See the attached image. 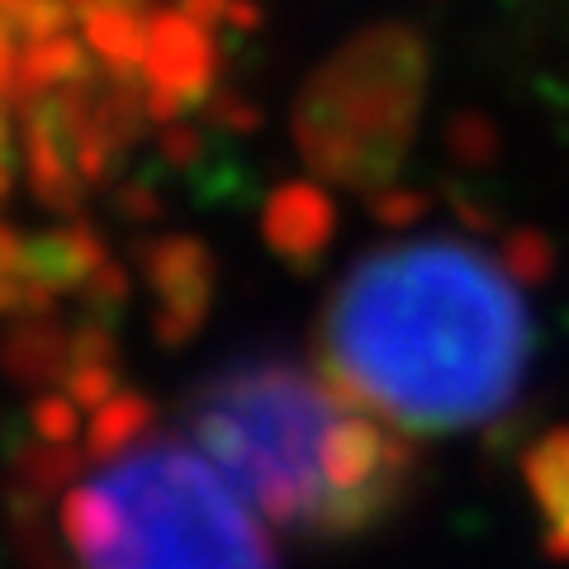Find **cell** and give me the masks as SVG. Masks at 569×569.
<instances>
[{"label":"cell","mask_w":569,"mask_h":569,"mask_svg":"<svg viewBox=\"0 0 569 569\" xmlns=\"http://www.w3.org/2000/svg\"><path fill=\"white\" fill-rule=\"evenodd\" d=\"M527 276L503 252L427 233L385 242L337 280L318 318V366L347 403L403 437L489 427L518 403L537 328Z\"/></svg>","instance_id":"6da1fadb"},{"label":"cell","mask_w":569,"mask_h":569,"mask_svg":"<svg viewBox=\"0 0 569 569\" xmlns=\"http://www.w3.org/2000/svg\"><path fill=\"white\" fill-rule=\"evenodd\" d=\"M328 380L290 356H242L186 395V432L242 503L271 527L328 541V437L351 413Z\"/></svg>","instance_id":"7a4b0ae2"},{"label":"cell","mask_w":569,"mask_h":569,"mask_svg":"<svg viewBox=\"0 0 569 569\" xmlns=\"http://www.w3.org/2000/svg\"><path fill=\"white\" fill-rule=\"evenodd\" d=\"M58 518L86 569H276L242 493L176 437L71 485Z\"/></svg>","instance_id":"3957f363"},{"label":"cell","mask_w":569,"mask_h":569,"mask_svg":"<svg viewBox=\"0 0 569 569\" xmlns=\"http://www.w3.org/2000/svg\"><path fill=\"white\" fill-rule=\"evenodd\" d=\"M427 81L422 39L408 24H376L342 43L295 100V148L323 176L376 190L403 167Z\"/></svg>","instance_id":"277c9868"},{"label":"cell","mask_w":569,"mask_h":569,"mask_svg":"<svg viewBox=\"0 0 569 569\" xmlns=\"http://www.w3.org/2000/svg\"><path fill=\"white\" fill-rule=\"evenodd\" d=\"M133 257L142 266L148 290L157 295L152 337L167 351L186 347L204 328L213 284H219V261H213L209 242L194 233H157V238H138Z\"/></svg>","instance_id":"5b68a950"},{"label":"cell","mask_w":569,"mask_h":569,"mask_svg":"<svg viewBox=\"0 0 569 569\" xmlns=\"http://www.w3.org/2000/svg\"><path fill=\"white\" fill-rule=\"evenodd\" d=\"M332 233L337 204L318 181H284L271 190V200L261 209V238L290 271H313L323 261Z\"/></svg>","instance_id":"8992f818"},{"label":"cell","mask_w":569,"mask_h":569,"mask_svg":"<svg viewBox=\"0 0 569 569\" xmlns=\"http://www.w3.org/2000/svg\"><path fill=\"white\" fill-rule=\"evenodd\" d=\"M142 77L157 86H171L190 110L213 96V77H219V52L204 24H194L186 10H157L152 14V43Z\"/></svg>","instance_id":"52a82bcc"},{"label":"cell","mask_w":569,"mask_h":569,"mask_svg":"<svg viewBox=\"0 0 569 569\" xmlns=\"http://www.w3.org/2000/svg\"><path fill=\"white\" fill-rule=\"evenodd\" d=\"M24 162L39 204L52 213H71L86 194V176L77 171V148L58 114V100H39L33 110H24Z\"/></svg>","instance_id":"ba28073f"},{"label":"cell","mask_w":569,"mask_h":569,"mask_svg":"<svg viewBox=\"0 0 569 569\" xmlns=\"http://www.w3.org/2000/svg\"><path fill=\"white\" fill-rule=\"evenodd\" d=\"M110 261L104 242L91 223H67V228H52V233L29 238V257H24V280H39L48 290H86L100 266Z\"/></svg>","instance_id":"9c48e42d"},{"label":"cell","mask_w":569,"mask_h":569,"mask_svg":"<svg viewBox=\"0 0 569 569\" xmlns=\"http://www.w3.org/2000/svg\"><path fill=\"white\" fill-rule=\"evenodd\" d=\"M0 366H6V376L20 389L67 380L71 328H62L58 318H20L6 332V342H0Z\"/></svg>","instance_id":"30bf717a"},{"label":"cell","mask_w":569,"mask_h":569,"mask_svg":"<svg viewBox=\"0 0 569 569\" xmlns=\"http://www.w3.org/2000/svg\"><path fill=\"white\" fill-rule=\"evenodd\" d=\"M81 29L104 67H142L148 62V43H152V14H133V10H114V6H91L81 10Z\"/></svg>","instance_id":"8fae6325"},{"label":"cell","mask_w":569,"mask_h":569,"mask_svg":"<svg viewBox=\"0 0 569 569\" xmlns=\"http://www.w3.org/2000/svg\"><path fill=\"white\" fill-rule=\"evenodd\" d=\"M152 399L148 395H114L110 403L100 408V413L91 418V432H86V456L100 460V466H110V460L129 456L133 441L152 427Z\"/></svg>","instance_id":"7c38bea8"},{"label":"cell","mask_w":569,"mask_h":569,"mask_svg":"<svg viewBox=\"0 0 569 569\" xmlns=\"http://www.w3.org/2000/svg\"><path fill=\"white\" fill-rule=\"evenodd\" d=\"M86 466L81 451L71 447H29V441H10V485L33 489V493H62L77 485V475Z\"/></svg>","instance_id":"4fadbf2b"},{"label":"cell","mask_w":569,"mask_h":569,"mask_svg":"<svg viewBox=\"0 0 569 569\" xmlns=\"http://www.w3.org/2000/svg\"><path fill=\"white\" fill-rule=\"evenodd\" d=\"M81 408L71 395H39L29 403V427H33V437H43L52 441V447H71L77 441V427H81Z\"/></svg>","instance_id":"5bb4252c"},{"label":"cell","mask_w":569,"mask_h":569,"mask_svg":"<svg viewBox=\"0 0 569 569\" xmlns=\"http://www.w3.org/2000/svg\"><path fill=\"white\" fill-rule=\"evenodd\" d=\"M67 24H71V0H20V10L10 14V29L24 43L58 39V33H67Z\"/></svg>","instance_id":"9a60e30c"},{"label":"cell","mask_w":569,"mask_h":569,"mask_svg":"<svg viewBox=\"0 0 569 569\" xmlns=\"http://www.w3.org/2000/svg\"><path fill=\"white\" fill-rule=\"evenodd\" d=\"M119 342H114V323L110 318H86L71 328V366H114Z\"/></svg>","instance_id":"2e32d148"},{"label":"cell","mask_w":569,"mask_h":569,"mask_svg":"<svg viewBox=\"0 0 569 569\" xmlns=\"http://www.w3.org/2000/svg\"><path fill=\"white\" fill-rule=\"evenodd\" d=\"M81 299H86V309H91L96 318H110V323H114V313L129 305V276H123V266L119 261H104L100 271L86 280Z\"/></svg>","instance_id":"e0dca14e"},{"label":"cell","mask_w":569,"mask_h":569,"mask_svg":"<svg viewBox=\"0 0 569 569\" xmlns=\"http://www.w3.org/2000/svg\"><path fill=\"white\" fill-rule=\"evenodd\" d=\"M62 385H67V395L77 399V408H91V413H100V408L119 395L114 366H71Z\"/></svg>","instance_id":"ac0fdd59"},{"label":"cell","mask_w":569,"mask_h":569,"mask_svg":"<svg viewBox=\"0 0 569 569\" xmlns=\"http://www.w3.org/2000/svg\"><path fill=\"white\" fill-rule=\"evenodd\" d=\"M157 148H162V162H167V167H181V171H194V167L213 162L209 138H204L200 129H190V123H167Z\"/></svg>","instance_id":"d6986e66"},{"label":"cell","mask_w":569,"mask_h":569,"mask_svg":"<svg viewBox=\"0 0 569 569\" xmlns=\"http://www.w3.org/2000/svg\"><path fill=\"white\" fill-rule=\"evenodd\" d=\"M204 119H209V129L238 133V138H242V133H257V129H261V104H252V100L238 96V91H223V96L209 100Z\"/></svg>","instance_id":"ffe728a7"},{"label":"cell","mask_w":569,"mask_h":569,"mask_svg":"<svg viewBox=\"0 0 569 569\" xmlns=\"http://www.w3.org/2000/svg\"><path fill=\"white\" fill-rule=\"evenodd\" d=\"M366 209L376 213L385 228H408V223H418L427 213V200H422V194H413V190H370Z\"/></svg>","instance_id":"44dd1931"},{"label":"cell","mask_w":569,"mask_h":569,"mask_svg":"<svg viewBox=\"0 0 569 569\" xmlns=\"http://www.w3.org/2000/svg\"><path fill=\"white\" fill-rule=\"evenodd\" d=\"M119 213L129 223H152L157 213H162V194H157L152 176H138V181L119 186Z\"/></svg>","instance_id":"7402d4cb"},{"label":"cell","mask_w":569,"mask_h":569,"mask_svg":"<svg viewBox=\"0 0 569 569\" xmlns=\"http://www.w3.org/2000/svg\"><path fill=\"white\" fill-rule=\"evenodd\" d=\"M29 238H20L10 223H0V276H24Z\"/></svg>","instance_id":"603a6c76"},{"label":"cell","mask_w":569,"mask_h":569,"mask_svg":"<svg viewBox=\"0 0 569 569\" xmlns=\"http://www.w3.org/2000/svg\"><path fill=\"white\" fill-rule=\"evenodd\" d=\"M181 10L190 14L194 24L219 29V24H228V10H233V0H181Z\"/></svg>","instance_id":"cb8c5ba5"},{"label":"cell","mask_w":569,"mask_h":569,"mask_svg":"<svg viewBox=\"0 0 569 569\" xmlns=\"http://www.w3.org/2000/svg\"><path fill=\"white\" fill-rule=\"evenodd\" d=\"M14 71H20V48H14V29H10V20L0 14V96L10 91Z\"/></svg>","instance_id":"d4e9b609"},{"label":"cell","mask_w":569,"mask_h":569,"mask_svg":"<svg viewBox=\"0 0 569 569\" xmlns=\"http://www.w3.org/2000/svg\"><path fill=\"white\" fill-rule=\"evenodd\" d=\"M261 20H266V14H261V6H257V0H233V10H228V24H233V29H242V33L261 29Z\"/></svg>","instance_id":"484cf974"},{"label":"cell","mask_w":569,"mask_h":569,"mask_svg":"<svg viewBox=\"0 0 569 569\" xmlns=\"http://www.w3.org/2000/svg\"><path fill=\"white\" fill-rule=\"evenodd\" d=\"M6 142H10V133H6V114H0V162H6Z\"/></svg>","instance_id":"4316f807"},{"label":"cell","mask_w":569,"mask_h":569,"mask_svg":"<svg viewBox=\"0 0 569 569\" xmlns=\"http://www.w3.org/2000/svg\"><path fill=\"white\" fill-rule=\"evenodd\" d=\"M86 6H96V0H77V10H86Z\"/></svg>","instance_id":"83f0119b"}]
</instances>
